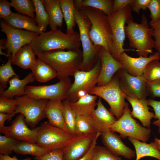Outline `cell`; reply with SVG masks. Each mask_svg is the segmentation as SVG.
Segmentation results:
<instances>
[{"mask_svg": "<svg viewBox=\"0 0 160 160\" xmlns=\"http://www.w3.org/2000/svg\"><path fill=\"white\" fill-rule=\"evenodd\" d=\"M36 55L58 50L79 49L81 42L79 33H65L57 29L43 32L34 39L31 43Z\"/></svg>", "mask_w": 160, "mask_h": 160, "instance_id": "6da1fadb", "label": "cell"}, {"mask_svg": "<svg viewBox=\"0 0 160 160\" xmlns=\"http://www.w3.org/2000/svg\"><path fill=\"white\" fill-rule=\"evenodd\" d=\"M36 55L53 68L60 80L73 76L81 69L83 52L79 49L67 51H53L38 53Z\"/></svg>", "mask_w": 160, "mask_h": 160, "instance_id": "7a4b0ae2", "label": "cell"}, {"mask_svg": "<svg viewBox=\"0 0 160 160\" xmlns=\"http://www.w3.org/2000/svg\"><path fill=\"white\" fill-rule=\"evenodd\" d=\"M79 10L84 14L91 22L89 34L92 42L95 45L105 48L113 56V36L107 16L101 11L90 7H83Z\"/></svg>", "mask_w": 160, "mask_h": 160, "instance_id": "3957f363", "label": "cell"}, {"mask_svg": "<svg viewBox=\"0 0 160 160\" xmlns=\"http://www.w3.org/2000/svg\"><path fill=\"white\" fill-rule=\"evenodd\" d=\"M127 24L125 31L130 47L135 49L139 56L147 57L150 54H153L152 49L154 46V40L152 38L153 29L149 27L145 14L142 15L140 23L134 22L132 19Z\"/></svg>", "mask_w": 160, "mask_h": 160, "instance_id": "277c9868", "label": "cell"}, {"mask_svg": "<svg viewBox=\"0 0 160 160\" xmlns=\"http://www.w3.org/2000/svg\"><path fill=\"white\" fill-rule=\"evenodd\" d=\"M74 15L83 49L81 70L87 71L91 69L98 60L102 47L95 45L91 40L89 32L91 24L88 18L79 10H75Z\"/></svg>", "mask_w": 160, "mask_h": 160, "instance_id": "5b68a950", "label": "cell"}, {"mask_svg": "<svg viewBox=\"0 0 160 160\" xmlns=\"http://www.w3.org/2000/svg\"><path fill=\"white\" fill-rule=\"evenodd\" d=\"M129 104L126 103L121 116L109 128V130L119 133L123 139L127 137L146 142L149 139L151 132L150 128L142 126L131 116Z\"/></svg>", "mask_w": 160, "mask_h": 160, "instance_id": "8992f818", "label": "cell"}, {"mask_svg": "<svg viewBox=\"0 0 160 160\" xmlns=\"http://www.w3.org/2000/svg\"><path fill=\"white\" fill-rule=\"evenodd\" d=\"M89 94L99 96L106 101L110 106V111L117 119L121 116L126 96L120 88L117 73L108 83L102 86H95Z\"/></svg>", "mask_w": 160, "mask_h": 160, "instance_id": "52a82bcc", "label": "cell"}, {"mask_svg": "<svg viewBox=\"0 0 160 160\" xmlns=\"http://www.w3.org/2000/svg\"><path fill=\"white\" fill-rule=\"evenodd\" d=\"M130 5L118 11L113 12L107 18L112 35L114 49L113 57L119 61L121 54L125 51L132 50L123 48L125 39V24L133 19Z\"/></svg>", "mask_w": 160, "mask_h": 160, "instance_id": "ba28073f", "label": "cell"}, {"mask_svg": "<svg viewBox=\"0 0 160 160\" xmlns=\"http://www.w3.org/2000/svg\"><path fill=\"white\" fill-rule=\"evenodd\" d=\"M74 135L54 126L47 121L42 123L40 126L36 143L50 150L63 149Z\"/></svg>", "mask_w": 160, "mask_h": 160, "instance_id": "9c48e42d", "label": "cell"}, {"mask_svg": "<svg viewBox=\"0 0 160 160\" xmlns=\"http://www.w3.org/2000/svg\"><path fill=\"white\" fill-rule=\"evenodd\" d=\"M15 98L17 101L15 114H23L26 124L32 128H35L41 120L46 117L44 109L48 100L36 99L26 95L15 97Z\"/></svg>", "mask_w": 160, "mask_h": 160, "instance_id": "30bf717a", "label": "cell"}, {"mask_svg": "<svg viewBox=\"0 0 160 160\" xmlns=\"http://www.w3.org/2000/svg\"><path fill=\"white\" fill-rule=\"evenodd\" d=\"M71 85L69 77L60 80L54 84L42 86H27L25 95L31 97L48 100L67 99L68 91Z\"/></svg>", "mask_w": 160, "mask_h": 160, "instance_id": "8fae6325", "label": "cell"}, {"mask_svg": "<svg viewBox=\"0 0 160 160\" xmlns=\"http://www.w3.org/2000/svg\"><path fill=\"white\" fill-rule=\"evenodd\" d=\"M1 31L6 35L4 45L7 53L13 58L17 51L25 45L31 44L39 34L38 33L13 28L0 19Z\"/></svg>", "mask_w": 160, "mask_h": 160, "instance_id": "7c38bea8", "label": "cell"}, {"mask_svg": "<svg viewBox=\"0 0 160 160\" xmlns=\"http://www.w3.org/2000/svg\"><path fill=\"white\" fill-rule=\"evenodd\" d=\"M101 60L100 58L90 70L87 71L79 70L74 74V81L69 89L67 93L68 98L72 102L76 93L83 90L88 94L97 83L98 79L101 68Z\"/></svg>", "mask_w": 160, "mask_h": 160, "instance_id": "4fadbf2b", "label": "cell"}, {"mask_svg": "<svg viewBox=\"0 0 160 160\" xmlns=\"http://www.w3.org/2000/svg\"><path fill=\"white\" fill-rule=\"evenodd\" d=\"M117 72L120 88L126 96L139 100L146 99L148 96L146 81L143 75H131L123 68Z\"/></svg>", "mask_w": 160, "mask_h": 160, "instance_id": "5bb4252c", "label": "cell"}, {"mask_svg": "<svg viewBox=\"0 0 160 160\" xmlns=\"http://www.w3.org/2000/svg\"><path fill=\"white\" fill-rule=\"evenodd\" d=\"M39 127L33 129L29 128L26 125L24 116L20 114L12 122L9 126L0 129V132L20 141L36 143Z\"/></svg>", "mask_w": 160, "mask_h": 160, "instance_id": "9a60e30c", "label": "cell"}, {"mask_svg": "<svg viewBox=\"0 0 160 160\" xmlns=\"http://www.w3.org/2000/svg\"><path fill=\"white\" fill-rule=\"evenodd\" d=\"M97 133L74 135L63 149V160H77L84 156L90 148Z\"/></svg>", "mask_w": 160, "mask_h": 160, "instance_id": "2e32d148", "label": "cell"}, {"mask_svg": "<svg viewBox=\"0 0 160 160\" xmlns=\"http://www.w3.org/2000/svg\"><path fill=\"white\" fill-rule=\"evenodd\" d=\"M100 58L101 64L97 83L98 87L102 86L108 83L115 73L124 68L119 61L103 47L100 53Z\"/></svg>", "mask_w": 160, "mask_h": 160, "instance_id": "e0dca14e", "label": "cell"}, {"mask_svg": "<svg viewBox=\"0 0 160 160\" xmlns=\"http://www.w3.org/2000/svg\"><path fill=\"white\" fill-rule=\"evenodd\" d=\"M104 146L115 155L121 156L125 159H131L136 156L135 151L124 144L120 136L108 130L101 135Z\"/></svg>", "mask_w": 160, "mask_h": 160, "instance_id": "ac0fdd59", "label": "cell"}, {"mask_svg": "<svg viewBox=\"0 0 160 160\" xmlns=\"http://www.w3.org/2000/svg\"><path fill=\"white\" fill-rule=\"evenodd\" d=\"M155 59H160L157 52L147 57L140 56L137 58L131 57L124 52L121 54L119 62L128 73L133 76H137L143 75L146 65L150 61Z\"/></svg>", "mask_w": 160, "mask_h": 160, "instance_id": "d6986e66", "label": "cell"}, {"mask_svg": "<svg viewBox=\"0 0 160 160\" xmlns=\"http://www.w3.org/2000/svg\"><path fill=\"white\" fill-rule=\"evenodd\" d=\"M97 108L91 114L97 132L101 134L109 130V128L117 120L114 115L103 104L101 98L97 102Z\"/></svg>", "mask_w": 160, "mask_h": 160, "instance_id": "ffe728a7", "label": "cell"}, {"mask_svg": "<svg viewBox=\"0 0 160 160\" xmlns=\"http://www.w3.org/2000/svg\"><path fill=\"white\" fill-rule=\"evenodd\" d=\"M126 99L132 107L131 112L132 116L138 119L143 127L149 128L151 120L154 118V114L149 111L148 100L137 99L127 96Z\"/></svg>", "mask_w": 160, "mask_h": 160, "instance_id": "44dd1931", "label": "cell"}, {"mask_svg": "<svg viewBox=\"0 0 160 160\" xmlns=\"http://www.w3.org/2000/svg\"><path fill=\"white\" fill-rule=\"evenodd\" d=\"M63 101L60 99L49 100L44 112L50 124L69 132L63 114Z\"/></svg>", "mask_w": 160, "mask_h": 160, "instance_id": "7402d4cb", "label": "cell"}, {"mask_svg": "<svg viewBox=\"0 0 160 160\" xmlns=\"http://www.w3.org/2000/svg\"><path fill=\"white\" fill-rule=\"evenodd\" d=\"M2 20L14 28L25 29L39 34L43 32L38 27L35 19L19 13L13 12L10 16Z\"/></svg>", "mask_w": 160, "mask_h": 160, "instance_id": "603a6c76", "label": "cell"}, {"mask_svg": "<svg viewBox=\"0 0 160 160\" xmlns=\"http://www.w3.org/2000/svg\"><path fill=\"white\" fill-rule=\"evenodd\" d=\"M19 76H14L9 80L8 88L0 92V96L13 98L14 97L25 95V88L27 85L33 82L35 79L32 73H29L24 79H20Z\"/></svg>", "mask_w": 160, "mask_h": 160, "instance_id": "cb8c5ba5", "label": "cell"}, {"mask_svg": "<svg viewBox=\"0 0 160 160\" xmlns=\"http://www.w3.org/2000/svg\"><path fill=\"white\" fill-rule=\"evenodd\" d=\"M49 17V25L51 30L61 27L63 16L60 0H41Z\"/></svg>", "mask_w": 160, "mask_h": 160, "instance_id": "d4e9b609", "label": "cell"}, {"mask_svg": "<svg viewBox=\"0 0 160 160\" xmlns=\"http://www.w3.org/2000/svg\"><path fill=\"white\" fill-rule=\"evenodd\" d=\"M128 139L135 148V160H139L141 158L146 156L152 157L160 160V151L154 142L147 143L130 137H128Z\"/></svg>", "mask_w": 160, "mask_h": 160, "instance_id": "484cf974", "label": "cell"}, {"mask_svg": "<svg viewBox=\"0 0 160 160\" xmlns=\"http://www.w3.org/2000/svg\"><path fill=\"white\" fill-rule=\"evenodd\" d=\"M35 55L31 44H26L17 51L12 63L23 69H30L36 62Z\"/></svg>", "mask_w": 160, "mask_h": 160, "instance_id": "4316f807", "label": "cell"}, {"mask_svg": "<svg viewBox=\"0 0 160 160\" xmlns=\"http://www.w3.org/2000/svg\"><path fill=\"white\" fill-rule=\"evenodd\" d=\"M30 69L35 80L40 82H46L57 76V73L52 67L39 58L36 59Z\"/></svg>", "mask_w": 160, "mask_h": 160, "instance_id": "83f0119b", "label": "cell"}, {"mask_svg": "<svg viewBox=\"0 0 160 160\" xmlns=\"http://www.w3.org/2000/svg\"><path fill=\"white\" fill-rule=\"evenodd\" d=\"M97 97L87 94L75 102H70V105L77 115H91L97 106Z\"/></svg>", "mask_w": 160, "mask_h": 160, "instance_id": "f1b7e54d", "label": "cell"}, {"mask_svg": "<svg viewBox=\"0 0 160 160\" xmlns=\"http://www.w3.org/2000/svg\"><path fill=\"white\" fill-rule=\"evenodd\" d=\"M51 150L42 148L36 143L20 141L15 147L14 152L18 154H28L36 157H40Z\"/></svg>", "mask_w": 160, "mask_h": 160, "instance_id": "f546056e", "label": "cell"}, {"mask_svg": "<svg viewBox=\"0 0 160 160\" xmlns=\"http://www.w3.org/2000/svg\"><path fill=\"white\" fill-rule=\"evenodd\" d=\"M73 0H60L61 8L66 25V33L71 34L75 31L76 23Z\"/></svg>", "mask_w": 160, "mask_h": 160, "instance_id": "4dcf8cb0", "label": "cell"}, {"mask_svg": "<svg viewBox=\"0 0 160 160\" xmlns=\"http://www.w3.org/2000/svg\"><path fill=\"white\" fill-rule=\"evenodd\" d=\"M97 132L90 115H77L75 135L95 134Z\"/></svg>", "mask_w": 160, "mask_h": 160, "instance_id": "1f68e13d", "label": "cell"}, {"mask_svg": "<svg viewBox=\"0 0 160 160\" xmlns=\"http://www.w3.org/2000/svg\"><path fill=\"white\" fill-rule=\"evenodd\" d=\"M33 3L35 19L39 28L45 32L49 24V17L41 0H32Z\"/></svg>", "mask_w": 160, "mask_h": 160, "instance_id": "d6a6232c", "label": "cell"}, {"mask_svg": "<svg viewBox=\"0 0 160 160\" xmlns=\"http://www.w3.org/2000/svg\"><path fill=\"white\" fill-rule=\"evenodd\" d=\"M68 99L62 101V111L63 118L68 132L75 134V124L77 115L71 108Z\"/></svg>", "mask_w": 160, "mask_h": 160, "instance_id": "836d02e7", "label": "cell"}, {"mask_svg": "<svg viewBox=\"0 0 160 160\" xmlns=\"http://www.w3.org/2000/svg\"><path fill=\"white\" fill-rule=\"evenodd\" d=\"M4 65L0 66V92L4 90L10 79L14 76H18L12 66V56L11 55Z\"/></svg>", "mask_w": 160, "mask_h": 160, "instance_id": "e575fe53", "label": "cell"}, {"mask_svg": "<svg viewBox=\"0 0 160 160\" xmlns=\"http://www.w3.org/2000/svg\"><path fill=\"white\" fill-rule=\"evenodd\" d=\"M11 7L18 13L35 19V8L32 0H11Z\"/></svg>", "mask_w": 160, "mask_h": 160, "instance_id": "d590c367", "label": "cell"}, {"mask_svg": "<svg viewBox=\"0 0 160 160\" xmlns=\"http://www.w3.org/2000/svg\"><path fill=\"white\" fill-rule=\"evenodd\" d=\"M113 2V0H83L82 6L97 9L108 16L112 13Z\"/></svg>", "mask_w": 160, "mask_h": 160, "instance_id": "8d00e7d4", "label": "cell"}, {"mask_svg": "<svg viewBox=\"0 0 160 160\" xmlns=\"http://www.w3.org/2000/svg\"><path fill=\"white\" fill-rule=\"evenodd\" d=\"M143 76L147 81H151L160 79V62L154 60L146 66Z\"/></svg>", "mask_w": 160, "mask_h": 160, "instance_id": "74e56055", "label": "cell"}, {"mask_svg": "<svg viewBox=\"0 0 160 160\" xmlns=\"http://www.w3.org/2000/svg\"><path fill=\"white\" fill-rule=\"evenodd\" d=\"M20 141L14 138L0 135V154L7 155L11 154Z\"/></svg>", "mask_w": 160, "mask_h": 160, "instance_id": "f35d334b", "label": "cell"}, {"mask_svg": "<svg viewBox=\"0 0 160 160\" xmlns=\"http://www.w3.org/2000/svg\"><path fill=\"white\" fill-rule=\"evenodd\" d=\"M91 160H123L121 157L116 156L105 147L95 146Z\"/></svg>", "mask_w": 160, "mask_h": 160, "instance_id": "ab89813d", "label": "cell"}, {"mask_svg": "<svg viewBox=\"0 0 160 160\" xmlns=\"http://www.w3.org/2000/svg\"><path fill=\"white\" fill-rule=\"evenodd\" d=\"M17 107V101L15 99L0 96V112L13 115Z\"/></svg>", "mask_w": 160, "mask_h": 160, "instance_id": "60d3db41", "label": "cell"}, {"mask_svg": "<svg viewBox=\"0 0 160 160\" xmlns=\"http://www.w3.org/2000/svg\"><path fill=\"white\" fill-rule=\"evenodd\" d=\"M148 9L150 11L151 19L149 24L160 20V0H151Z\"/></svg>", "mask_w": 160, "mask_h": 160, "instance_id": "b9f144b4", "label": "cell"}, {"mask_svg": "<svg viewBox=\"0 0 160 160\" xmlns=\"http://www.w3.org/2000/svg\"><path fill=\"white\" fill-rule=\"evenodd\" d=\"M146 89L148 96L153 98H160V79L146 81Z\"/></svg>", "mask_w": 160, "mask_h": 160, "instance_id": "7bdbcfd3", "label": "cell"}, {"mask_svg": "<svg viewBox=\"0 0 160 160\" xmlns=\"http://www.w3.org/2000/svg\"><path fill=\"white\" fill-rule=\"evenodd\" d=\"M63 149H55L41 157H35L34 159L36 160H63Z\"/></svg>", "mask_w": 160, "mask_h": 160, "instance_id": "ee69618b", "label": "cell"}, {"mask_svg": "<svg viewBox=\"0 0 160 160\" xmlns=\"http://www.w3.org/2000/svg\"><path fill=\"white\" fill-rule=\"evenodd\" d=\"M148 105L153 108L154 112V118L157 119L153 122V124L158 127V132L160 134V101L148 99Z\"/></svg>", "mask_w": 160, "mask_h": 160, "instance_id": "f6af8a7d", "label": "cell"}, {"mask_svg": "<svg viewBox=\"0 0 160 160\" xmlns=\"http://www.w3.org/2000/svg\"><path fill=\"white\" fill-rule=\"evenodd\" d=\"M149 24L153 29V36L154 38V48L160 57V20L154 23Z\"/></svg>", "mask_w": 160, "mask_h": 160, "instance_id": "bcb514c9", "label": "cell"}, {"mask_svg": "<svg viewBox=\"0 0 160 160\" xmlns=\"http://www.w3.org/2000/svg\"><path fill=\"white\" fill-rule=\"evenodd\" d=\"M151 0H132L130 4L131 9L134 12L139 14L141 9L146 10Z\"/></svg>", "mask_w": 160, "mask_h": 160, "instance_id": "7dc6e473", "label": "cell"}, {"mask_svg": "<svg viewBox=\"0 0 160 160\" xmlns=\"http://www.w3.org/2000/svg\"><path fill=\"white\" fill-rule=\"evenodd\" d=\"M10 2L7 0L0 1V18L3 19L12 15Z\"/></svg>", "mask_w": 160, "mask_h": 160, "instance_id": "c3c4849f", "label": "cell"}, {"mask_svg": "<svg viewBox=\"0 0 160 160\" xmlns=\"http://www.w3.org/2000/svg\"><path fill=\"white\" fill-rule=\"evenodd\" d=\"M132 0H114L113 4L112 13L120 11L130 5Z\"/></svg>", "mask_w": 160, "mask_h": 160, "instance_id": "681fc988", "label": "cell"}, {"mask_svg": "<svg viewBox=\"0 0 160 160\" xmlns=\"http://www.w3.org/2000/svg\"><path fill=\"white\" fill-rule=\"evenodd\" d=\"M101 134L100 133L97 132L96 136L88 151L84 156L77 160H91L94 149L97 143V140Z\"/></svg>", "mask_w": 160, "mask_h": 160, "instance_id": "f907efd6", "label": "cell"}, {"mask_svg": "<svg viewBox=\"0 0 160 160\" xmlns=\"http://www.w3.org/2000/svg\"><path fill=\"white\" fill-rule=\"evenodd\" d=\"M14 116L12 114L0 112V129L5 127L4 123L6 120L9 121Z\"/></svg>", "mask_w": 160, "mask_h": 160, "instance_id": "816d5d0a", "label": "cell"}, {"mask_svg": "<svg viewBox=\"0 0 160 160\" xmlns=\"http://www.w3.org/2000/svg\"><path fill=\"white\" fill-rule=\"evenodd\" d=\"M0 160H31V158H27L23 159H19L15 156L11 157L9 155H4L0 154Z\"/></svg>", "mask_w": 160, "mask_h": 160, "instance_id": "f5cc1de1", "label": "cell"}, {"mask_svg": "<svg viewBox=\"0 0 160 160\" xmlns=\"http://www.w3.org/2000/svg\"><path fill=\"white\" fill-rule=\"evenodd\" d=\"M83 1V0H73V6L75 10H79L82 7Z\"/></svg>", "mask_w": 160, "mask_h": 160, "instance_id": "db71d44e", "label": "cell"}, {"mask_svg": "<svg viewBox=\"0 0 160 160\" xmlns=\"http://www.w3.org/2000/svg\"><path fill=\"white\" fill-rule=\"evenodd\" d=\"M154 142L157 145L160 151V139L156 137L154 140Z\"/></svg>", "mask_w": 160, "mask_h": 160, "instance_id": "11a10c76", "label": "cell"}]
</instances>
